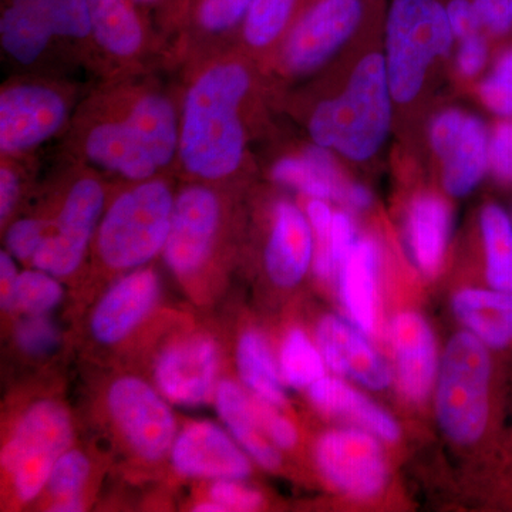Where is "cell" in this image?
Masks as SVG:
<instances>
[{"label": "cell", "mask_w": 512, "mask_h": 512, "mask_svg": "<svg viewBox=\"0 0 512 512\" xmlns=\"http://www.w3.org/2000/svg\"><path fill=\"white\" fill-rule=\"evenodd\" d=\"M251 74L237 60H218L195 77L180 117L178 158L201 180L227 178L241 167L247 146L242 106Z\"/></svg>", "instance_id": "6da1fadb"}, {"label": "cell", "mask_w": 512, "mask_h": 512, "mask_svg": "<svg viewBox=\"0 0 512 512\" xmlns=\"http://www.w3.org/2000/svg\"><path fill=\"white\" fill-rule=\"evenodd\" d=\"M180 119L163 93L141 94L120 119L94 124L83 141L90 163L127 180H151L178 156Z\"/></svg>", "instance_id": "7a4b0ae2"}, {"label": "cell", "mask_w": 512, "mask_h": 512, "mask_svg": "<svg viewBox=\"0 0 512 512\" xmlns=\"http://www.w3.org/2000/svg\"><path fill=\"white\" fill-rule=\"evenodd\" d=\"M392 100L386 59L370 53L356 64L346 89L313 111V143L357 163L369 160L389 134Z\"/></svg>", "instance_id": "3957f363"}, {"label": "cell", "mask_w": 512, "mask_h": 512, "mask_svg": "<svg viewBox=\"0 0 512 512\" xmlns=\"http://www.w3.org/2000/svg\"><path fill=\"white\" fill-rule=\"evenodd\" d=\"M446 5L440 0H392L386 22V67L394 101L419 96L431 64L453 45Z\"/></svg>", "instance_id": "277c9868"}, {"label": "cell", "mask_w": 512, "mask_h": 512, "mask_svg": "<svg viewBox=\"0 0 512 512\" xmlns=\"http://www.w3.org/2000/svg\"><path fill=\"white\" fill-rule=\"evenodd\" d=\"M491 359L487 345L468 330L450 339L439 366L436 413L443 433L457 444L483 436L490 410Z\"/></svg>", "instance_id": "5b68a950"}, {"label": "cell", "mask_w": 512, "mask_h": 512, "mask_svg": "<svg viewBox=\"0 0 512 512\" xmlns=\"http://www.w3.org/2000/svg\"><path fill=\"white\" fill-rule=\"evenodd\" d=\"M174 201L168 184L154 178L117 197L97 232L104 264L114 269L138 268L163 251Z\"/></svg>", "instance_id": "8992f818"}, {"label": "cell", "mask_w": 512, "mask_h": 512, "mask_svg": "<svg viewBox=\"0 0 512 512\" xmlns=\"http://www.w3.org/2000/svg\"><path fill=\"white\" fill-rule=\"evenodd\" d=\"M72 437V420L62 404L43 400L23 414L2 451L3 467L23 503L32 501L45 488Z\"/></svg>", "instance_id": "52a82bcc"}, {"label": "cell", "mask_w": 512, "mask_h": 512, "mask_svg": "<svg viewBox=\"0 0 512 512\" xmlns=\"http://www.w3.org/2000/svg\"><path fill=\"white\" fill-rule=\"evenodd\" d=\"M365 0H306L286 33L282 66L289 74L315 72L355 35Z\"/></svg>", "instance_id": "ba28073f"}, {"label": "cell", "mask_w": 512, "mask_h": 512, "mask_svg": "<svg viewBox=\"0 0 512 512\" xmlns=\"http://www.w3.org/2000/svg\"><path fill=\"white\" fill-rule=\"evenodd\" d=\"M379 437L360 427L326 431L315 447L322 476L340 493L357 500L376 497L389 471Z\"/></svg>", "instance_id": "9c48e42d"}, {"label": "cell", "mask_w": 512, "mask_h": 512, "mask_svg": "<svg viewBox=\"0 0 512 512\" xmlns=\"http://www.w3.org/2000/svg\"><path fill=\"white\" fill-rule=\"evenodd\" d=\"M104 190L94 178L76 181L67 192L52 232L43 237L32 264L53 276L73 274L82 264L90 239L101 221Z\"/></svg>", "instance_id": "30bf717a"}, {"label": "cell", "mask_w": 512, "mask_h": 512, "mask_svg": "<svg viewBox=\"0 0 512 512\" xmlns=\"http://www.w3.org/2000/svg\"><path fill=\"white\" fill-rule=\"evenodd\" d=\"M69 106L55 87L18 83L0 93V150L3 156L28 153L55 136Z\"/></svg>", "instance_id": "8fae6325"}, {"label": "cell", "mask_w": 512, "mask_h": 512, "mask_svg": "<svg viewBox=\"0 0 512 512\" xmlns=\"http://www.w3.org/2000/svg\"><path fill=\"white\" fill-rule=\"evenodd\" d=\"M111 417L138 456L161 460L173 448L175 420L160 394L137 377H121L107 394Z\"/></svg>", "instance_id": "7c38bea8"}, {"label": "cell", "mask_w": 512, "mask_h": 512, "mask_svg": "<svg viewBox=\"0 0 512 512\" xmlns=\"http://www.w3.org/2000/svg\"><path fill=\"white\" fill-rule=\"evenodd\" d=\"M220 220V201L210 188L192 185L178 194L163 249L165 262L175 274H192L204 264Z\"/></svg>", "instance_id": "4fadbf2b"}, {"label": "cell", "mask_w": 512, "mask_h": 512, "mask_svg": "<svg viewBox=\"0 0 512 512\" xmlns=\"http://www.w3.org/2000/svg\"><path fill=\"white\" fill-rule=\"evenodd\" d=\"M220 352L208 336H194L171 346L156 365V380L168 400L181 406L208 402L217 379Z\"/></svg>", "instance_id": "5bb4252c"}, {"label": "cell", "mask_w": 512, "mask_h": 512, "mask_svg": "<svg viewBox=\"0 0 512 512\" xmlns=\"http://www.w3.org/2000/svg\"><path fill=\"white\" fill-rule=\"evenodd\" d=\"M355 323L336 315H326L316 329V342L326 366L370 390L392 384L393 373L386 360L366 339Z\"/></svg>", "instance_id": "9a60e30c"}, {"label": "cell", "mask_w": 512, "mask_h": 512, "mask_svg": "<svg viewBox=\"0 0 512 512\" xmlns=\"http://www.w3.org/2000/svg\"><path fill=\"white\" fill-rule=\"evenodd\" d=\"M171 463L187 477L239 481L251 474L248 457L238 444L210 421L191 424L175 439Z\"/></svg>", "instance_id": "2e32d148"}, {"label": "cell", "mask_w": 512, "mask_h": 512, "mask_svg": "<svg viewBox=\"0 0 512 512\" xmlns=\"http://www.w3.org/2000/svg\"><path fill=\"white\" fill-rule=\"evenodd\" d=\"M390 340L400 390L410 402H423L439 373L433 330L419 313L402 312L392 320Z\"/></svg>", "instance_id": "e0dca14e"}, {"label": "cell", "mask_w": 512, "mask_h": 512, "mask_svg": "<svg viewBox=\"0 0 512 512\" xmlns=\"http://www.w3.org/2000/svg\"><path fill=\"white\" fill-rule=\"evenodd\" d=\"M160 295V279L151 269H138L104 295L92 318L94 338L106 345L120 342L141 322Z\"/></svg>", "instance_id": "ac0fdd59"}, {"label": "cell", "mask_w": 512, "mask_h": 512, "mask_svg": "<svg viewBox=\"0 0 512 512\" xmlns=\"http://www.w3.org/2000/svg\"><path fill=\"white\" fill-rule=\"evenodd\" d=\"M313 229L308 215L295 204L281 201L265 251V266L275 285L292 288L302 281L315 255Z\"/></svg>", "instance_id": "d6986e66"}, {"label": "cell", "mask_w": 512, "mask_h": 512, "mask_svg": "<svg viewBox=\"0 0 512 512\" xmlns=\"http://www.w3.org/2000/svg\"><path fill=\"white\" fill-rule=\"evenodd\" d=\"M313 406L329 416L353 421L383 441L399 440L400 426L392 414L336 377L323 376L309 386Z\"/></svg>", "instance_id": "ffe728a7"}, {"label": "cell", "mask_w": 512, "mask_h": 512, "mask_svg": "<svg viewBox=\"0 0 512 512\" xmlns=\"http://www.w3.org/2000/svg\"><path fill=\"white\" fill-rule=\"evenodd\" d=\"M379 251L370 238L357 239L339 266L340 296L352 322L366 335L376 325V272Z\"/></svg>", "instance_id": "44dd1931"}, {"label": "cell", "mask_w": 512, "mask_h": 512, "mask_svg": "<svg viewBox=\"0 0 512 512\" xmlns=\"http://www.w3.org/2000/svg\"><path fill=\"white\" fill-rule=\"evenodd\" d=\"M451 214L437 195H420L407 211L406 237L414 264L424 274H436L450 238Z\"/></svg>", "instance_id": "7402d4cb"}, {"label": "cell", "mask_w": 512, "mask_h": 512, "mask_svg": "<svg viewBox=\"0 0 512 512\" xmlns=\"http://www.w3.org/2000/svg\"><path fill=\"white\" fill-rule=\"evenodd\" d=\"M92 39L119 60H130L143 50L146 25L143 10L131 0H89Z\"/></svg>", "instance_id": "603a6c76"}, {"label": "cell", "mask_w": 512, "mask_h": 512, "mask_svg": "<svg viewBox=\"0 0 512 512\" xmlns=\"http://www.w3.org/2000/svg\"><path fill=\"white\" fill-rule=\"evenodd\" d=\"M55 37L39 0H3L0 42L13 60L25 66L35 63Z\"/></svg>", "instance_id": "cb8c5ba5"}, {"label": "cell", "mask_w": 512, "mask_h": 512, "mask_svg": "<svg viewBox=\"0 0 512 512\" xmlns=\"http://www.w3.org/2000/svg\"><path fill=\"white\" fill-rule=\"evenodd\" d=\"M453 311L485 345L503 349L512 342V292L463 289L454 296Z\"/></svg>", "instance_id": "d4e9b609"}, {"label": "cell", "mask_w": 512, "mask_h": 512, "mask_svg": "<svg viewBox=\"0 0 512 512\" xmlns=\"http://www.w3.org/2000/svg\"><path fill=\"white\" fill-rule=\"evenodd\" d=\"M215 403L222 421L239 446L266 470L278 467L281 454L262 429L256 417L254 400L249 399L238 384L224 380L215 390Z\"/></svg>", "instance_id": "484cf974"}, {"label": "cell", "mask_w": 512, "mask_h": 512, "mask_svg": "<svg viewBox=\"0 0 512 512\" xmlns=\"http://www.w3.org/2000/svg\"><path fill=\"white\" fill-rule=\"evenodd\" d=\"M443 161V184L451 197H466L483 180L490 165L487 128L476 116H467L463 130Z\"/></svg>", "instance_id": "4316f807"}, {"label": "cell", "mask_w": 512, "mask_h": 512, "mask_svg": "<svg viewBox=\"0 0 512 512\" xmlns=\"http://www.w3.org/2000/svg\"><path fill=\"white\" fill-rule=\"evenodd\" d=\"M272 178L319 200H343L346 185L340 180L335 160L328 148H306L302 156L285 157L272 168Z\"/></svg>", "instance_id": "83f0119b"}, {"label": "cell", "mask_w": 512, "mask_h": 512, "mask_svg": "<svg viewBox=\"0 0 512 512\" xmlns=\"http://www.w3.org/2000/svg\"><path fill=\"white\" fill-rule=\"evenodd\" d=\"M237 363L242 382L258 399L278 407L285 403L281 377L274 357L261 333L248 330L241 336L237 349Z\"/></svg>", "instance_id": "f1b7e54d"}, {"label": "cell", "mask_w": 512, "mask_h": 512, "mask_svg": "<svg viewBox=\"0 0 512 512\" xmlns=\"http://www.w3.org/2000/svg\"><path fill=\"white\" fill-rule=\"evenodd\" d=\"M487 281L497 291L512 292V221L498 205H485L480 217Z\"/></svg>", "instance_id": "f546056e"}, {"label": "cell", "mask_w": 512, "mask_h": 512, "mask_svg": "<svg viewBox=\"0 0 512 512\" xmlns=\"http://www.w3.org/2000/svg\"><path fill=\"white\" fill-rule=\"evenodd\" d=\"M306 0H252L241 25L242 39L252 49L272 46L289 28Z\"/></svg>", "instance_id": "4dcf8cb0"}, {"label": "cell", "mask_w": 512, "mask_h": 512, "mask_svg": "<svg viewBox=\"0 0 512 512\" xmlns=\"http://www.w3.org/2000/svg\"><path fill=\"white\" fill-rule=\"evenodd\" d=\"M251 3L252 0H187L184 13L198 35L221 37L241 29Z\"/></svg>", "instance_id": "1f68e13d"}, {"label": "cell", "mask_w": 512, "mask_h": 512, "mask_svg": "<svg viewBox=\"0 0 512 512\" xmlns=\"http://www.w3.org/2000/svg\"><path fill=\"white\" fill-rule=\"evenodd\" d=\"M282 377L293 387H309L325 376V359L301 329H292L279 355Z\"/></svg>", "instance_id": "d6a6232c"}, {"label": "cell", "mask_w": 512, "mask_h": 512, "mask_svg": "<svg viewBox=\"0 0 512 512\" xmlns=\"http://www.w3.org/2000/svg\"><path fill=\"white\" fill-rule=\"evenodd\" d=\"M63 288L53 275L40 269L19 274L15 289V308L29 315H46L59 305Z\"/></svg>", "instance_id": "836d02e7"}, {"label": "cell", "mask_w": 512, "mask_h": 512, "mask_svg": "<svg viewBox=\"0 0 512 512\" xmlns=\"http://www.w3.org/2000/svg\"><path fill=\"white\" fill-rule=\"evenodd\" d=\"M56 37L87 40L92 37L89 0H39Z\"/></svg>", "instance_id": "e575fe53"}, {"label": "cell", "mask_w": 512, "mask_h": 512, "mask_svg": "<svg viewBox=\"0 0 512 512\" xmlns=\"http://www.w3.org/2000/svg\"><path fill=\"white\" fill-rule=\"evenodd\" d=\"M89 474V458L77 450L66 451L53 467L47 487L56 500L76 498L79 497Z\"/></svg>", "instance_id": "d590c367"}, {"label": "cell", "mask_w": 512, "mask_h": 512, "mask_svg": "<svg viewBox=\"0 0 512 512\" xmlns=\"http://www.w3.org/2000/svg\"><path fill=\"white\" fill-rule=\"evenodd\" d=\"M16 342L26 355H49L59 346V330L46 315H29L16 328Z\"/></svg>", "instance_id": "8d00e7d4"}, {"label": "cell", "mask_w": 512, "mask_h": 512, "mask_svg": "<svg viewBox=\"0 0 512 512\" xmlns=\"http://www.w3.org/2000/svg\"><path fill=\"white\" fill-rule=\"evenodd\" d=\"M45 237V224L33 218H23L10 225L6 234L8 252L19 261H32Z\"/></svg>", "instance_id": "74e56055"}, {"label": "cell", "mask_w": 512, "mask_h": 512, "mask_svg": "<svg viewBox=\"0 0 512 512\" xmlns=\"http://www.w3.org/2000/svg\"><path fill=\"white\" fill-rule=\"evenodd\" d=\"M238 480H217L211 487V500L225 511H256L262 505V495Z\"/></svg>", "instance_id": "f35d334b"}, {"label": "cell", "mask_w": 512, "mask_h": 512, "mask_svg": "<svg viewBox=\"0 0 512 512\" xmlns=\"http://www.w3.org/2000/svg\"><path fill=\"white\" fill-rule=\"evenodd\" d=\"M254 407L262 429L276 447L282 448V450H291L296 446L298 430L291 421L275 412V406L258 399L254 400Z\"/></svg>", "instance_id": "ab89813d"}, {"label": "cell", "mask_w": 512, "mask_h": 512, "mask_svg": "<svg viewBox=\"0 0 512 512\" xmlns=\"http://www.w3.org/2000/svg\"><path fill=\"white\" fill-rule=\"evenodd\" d=\"M466 117L467 114L464 111L447 109L441 111L431 121L429 128L430 146L440 160L446 156L448 148L460 136L464 123H466Z\"/></svg>", "instance_id": "60d3db41"}, {"label": "cell", "mask_w": 512, "mask_h": 512, "mask_svg": "<svg viewBox=\"0 0 512 512\" xmlns=\"http://www.w3.org/2000/svg\"><path fill=\"white\" fill-rule=\"evenodd\" d=\"M490 167L500 180L512 183V121L495 128L490 141Z\"/></svg>", "instance_id": "b9f144b4"}, {"label": "cell", "mask_w": 512, "mask_h": 512, "mask_svg": "<svg viewBox=\"0 0 512 512\" xmlns=\"http://www.w3.org/2000/svg\"><path fill=\"white\" fill-rule=\"evenodd\" d=\"M481 26L494 35L512 28V0H473Z\"/></svg>", "instance_id": "7bdbcfd3"}, {"label": "cell", "mask_w": 512, "mask_h": 512, "mask_svg": "<svg viewBox=\"0 0 512 512\" xmlns=\"http://www.w3.org/2000/svg\"><path fill=\"white\" fill-rule=\"evenodd\" d=\"M448 22L454 37L458 40L467 39L480 33V19H478L473 0H448L446 5Z\"/></svg>", "instance_id": "ee69618b"}, {"label": "cell", "mask_w": 512, "mask_h": 512, "mask_svg": "<svg viewBox=\"0 0 512 512\" xmlns=\"http://www.w3.org/2000/svg\"><path fill=\"white\" fill-rule=\"evenodd\" d=\"M480 97L485 106L498 116H512V82L494 76L485 79L480 86Z\"/></svg>", "instance_id": "f6af8a7d"}, {"label": "cell", "mask_w": 512, "mask_h": 512, "mask_svg": "<svg viewBox=\"0 0 512 512\" xmlns=\"http://www.w3.org/2000/svg\"><path fill=\"white\" fill-rule=\"evenodd\" d=\"M356 242V228L352 218L345 212H336L333 217L332 229H330V249H332L338 271L339 266L348 258Z\"/></svg>", "instance_id": "bcb514c9"}, {"label": "cell", "mask_w": 512, "mask_h": 512, "mask_svg": "<svg viewBox=\"0 0 512 512\" xmlns=\"http://www.w3.org/2000/svg\"><path fill=\"white\" fill-rule=\"evenodd\" d=\"M488 50L484 37L478 33L460 40L457 53L458 72L464 77H474L483 70L487 62Z\"/></svg>", "instance_id": "7dc6e473"}, {"label": "cell", "mask_w": 512, "mask_h": 512, "mask_svg": "<svg viewBox=\"0 0 512 512\" xmlns=\"http://www.w3.org/2000/svg\"><path fill=\"white\" fill-rule=\"evenodd\" d=\"M18 268L15 256L10 252L2 251L0 254V302L5 311L15 309V289L18 282Z\"/></svg>", "instance_id": "c3c4849f"}, {"label": "cell", "mask_w": 512, "mask_h": 512, "mask_svg": "<svg viewBox=\"0 0 512 512\" xmlns=\"http://www.w3.org/2000/svg\"><path fill=\"white\" fill-rule=\"evenodd\" d=\"M19 177L13 168L3 164L0 168V220L5 221L12 214L19 198Z\"/></svg>", "instance_id": "681fc988"}, {"label": "cell", "mask_w": 512, "mask_h": 512, "mask_svg": "<svg viewBox=\"0 0 512 512\" xmlns=\"http://www.w3.org/2000/svg\"><path fill=\"white\" fill-rule=\"evenodd\" d=\"M343 200L356 210H366L372 205V194L365 185L349 184L346 185Z\"/></svg>", "instance_id": "f907efd6"}, {"label": "cell", "mask_w": 512, "mask_h": 512, "mask_svg": "<svg viewBox=\"0 0 512 512\" xmlns=\"http://www.w3.org/2000/svg\"><path fill=\"white\" fill-rule=\"evenodd\" d=\"M50 511L56 512H77L83 511V503L80 497L66 498V500H56V503L50 507Z\"/></svg>", "instance_id": "816d5d0a"}, {"label": "cell", "mask_w": 512, "mask_h": 512, "mask_svg": "<svg viewBox=\"0 0 512 512\" xmlns=\"http://www.w3.org/2000/svg\"><path fill=\"white\" fill-rule=\"evenodd\" d=\"M495 74L512 82V50L505 53V55L498 60L497 67H495Z\"/></svg>", "instance_id": "f5cc1de1"}, {"label": "cell", "mask_w": 512, "mask_h": 512, "mask_svg": "<svg viewBox=\"0 0 512 512\" xmlns=\"http://www.w3.org/2000/svg\"><path fill=\"white\" fill-rule=\"evenodd\" d=\"M131 2L141 10L157 8V6L165 5V3H174L175 6H178L177 0H131Z\"/></svg>", "instance_id": "db71d44e"}, {"label": "cell", "mask_w": 512, "mask_h": 512, "mask_svg": "<svg viewBox=\"0 0 512 512\" xmlns=\"http://www.w3.org/2000/svg\"><path fill=\"white\" fill-rule=\"evenodd\" d=\"M194 511L200 512H225V508L221 504L210 501V503L198 504Z\"/></svg>", "instance_id": "11a10c76"}, {"label": "cell", "mask_w": 512, "mask_h": 512, "mask_svg": "<svg viewBox=\"0 0 512 512\" xmlns=\"http://www.w3.org/2000/svg\"><path fill=\"white\" fill-rule=\"evenodd\" d=\"M178 6H183V9H185V5H187V0H177Z\"/></svg>", "instance_id": "9f6ffc18"}]
</instances>
